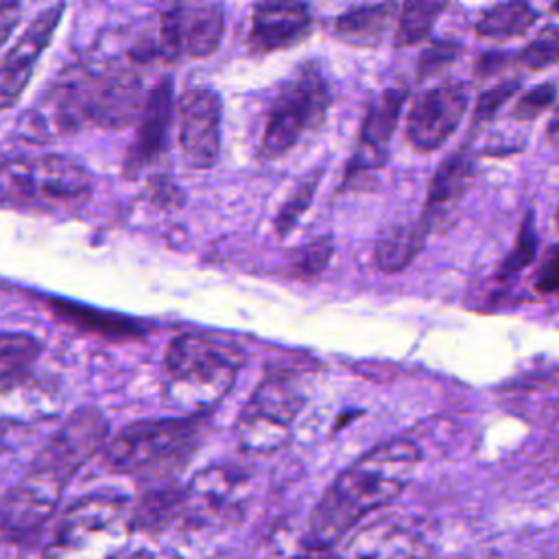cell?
Instances as JSON below:
<instances>
[{
	"label": "cell",
	"instance_id": "1",
	"mask_svg": "<svg viewBox=\"0 0 559 559\" xmlns=\"http://www.w3.org/2000/svg\"><path fill=\"white\" fill-rule=\"evenodd\" d=\"M421 452L411 439H389L347 465L314 504L306 544L325 552L352 533L367 515L393 502L413 480Z\"/></svg>",
	"mask_w": 559,
	"mask_h": 559
},
{
	"label": "cell",
	"instance_id": "2",
	"mask_svg": "<svg viewBox=\"0 0 559 559\" xmlns=\"http://www.w3.org/2000/svg\"><path fill=\"white\" fill-rule=\"evenodd\" d=\"M107 419L94 406L76 408L48 437L20 480L0 500V531L31 535L57 511L74 474L107 441Z\"/></svg>",
	"mask_w": 559,
	"mask_h": 559
},
{
	"label": "cell",
	"instance_id": "3",
	"mask_svg": "<svg viewBox=\"0 0 559 559\" xmlns=\"http://www.w3.org/2000/svg\"><path fill=\"white\" fill-rule=\"evenodd\" d=\"M120 87L107 63L61 70L20 118L26 138L52 140L85 127L116 129L120 120Z\"/></svg>",
	"mask_w": 559,
	"mask_h": 559
},
{
	"label": "cell",
	"instance_id": "4",
	"mask_svg": "<svg viewBox=\"0 0 559 559\" xmlns=\"http://www.w3.org/2000/svg\"><path fill=\"white\" fill-rule=\"evenodd\" d=\"M245 365L242 347L205 334H179L164 354V397L199 417L221 404Z\"/></svg>",
	"mask_w": 559,
	"mask_h": 559
},
{
	"label": "cell",
	"instance_id": "5",
	"mask_svg": "<svg viewBox=\"0 0 559 559\" xmlns=\"http://www.w3.org/2000/svg\"><path fill=\"white\" fill-rule=\"evenodd\" d=\"M92 192L87 168L66 155H17L0 162V201L20 210L61 212Z\"/></svg>",
	"mask_w": 559,
	"mask_h": 559
},
{
	"label": "cell",
	"instance_id": "6",
	"mask_svg": "<svg viewBox=\"0 0 559 559\" xmlns=\"http://www.w3.org/2000/svg\"><path fill=\"white\" fill-rule=\"evenodd\" d=\"M330 109V90L317 63H301L273 92L260 151L264 157H280L297 146L304 135L319 129Z\"/></svg>",
	"mask_w": 559,
	"mask_h": 559
},
{
	"label": "cell",
	"instance_id": "7",
	"mask_svg": "<svg viewBox=\"0 0 559 559\" xmlns=\"http://www.w3.org/2000/svg\"><path fill=\"white\" fill-rule=\"evenodd\" d=\"M203 432V415L142 419L124 426L107 443L103 459L116 472H146L188 456Z\"/></svg>",
	"mask_w": 559,
	"mask_h": 559
},
{
	"label": "cell",
	"instance_id": "8",
	"mask_svg": "<svg viewBox=\"0 0 559 559\" xmlns=\"http://www.w3.org/2000/svg\"><path fill=\"white\" fill-rule=\"evenodd\" d=\"M299 378L288 369H269L236 421V437L245 452L271 454L280 450L304 406Z\"/></svg>",
	"mask_w": 559,
	"mask_h": 559
},
{
	"label": "cell",
	"instance_id": "9",
	"mask_svg": "<svg viewBox=\"0 0 559 559\" xmlns=\"http://www.w3.org/2000/svg\"><path fill=\"white\" fill-rule=\"evenodd\" d=\"M225 11L216 2H177L157 22V52L168 61L210 57L223 39Z\"/></svg>",
	"mask_w": 559,
	"mask_h": 559
},
{
	"label": "cell",
	"instance_id": "10",
	"mask_svg": "<svg viewBox=\"0 0 559 559\" xmlns=\"http://www.w3.org/2000/svg\"><path fill=\"white\" fill-rule=\"evenodd\" d=\"M467 111V92L461 85H437L424 90L406 114L404 135L417 153L441 148Z\"/></svg>",
	"mask_w": 559,
	"mask_h": 559
},
{
	"label": "cell",
	"instance_id": "11",
	"mask_svg": "<svg viewBox=\"0 0 559 559\" xmlns=\"http://www.w3.org/2000/svg\"><path fill=\"white\" fill-rule=\"evenodd\" d=\"M127 515H131V507L122 496H83L61 513L50 542V552H76L87 544L114 533Z\"/></svg>",
	"mask_w": 559,
	"mask_h": 559
},
{
	"label": "cell",
	"instance_id": "12",
	"mask_svg": "<svg viewBox=\"0 0 559 559\" xmlns=\"http://www.w3.org/2000/svg\"><path fill=\"white\" fill-rule=\"evenodd\" d=\"M179 148L194 170H207L221 153V98L210 87H190L179 100Z\"/></svg>",
	"mask_w": 559,
	"mask_h": 559
},
{
	"label": "cell",
	"instance_id": "13",
	"mask_svg": "<svg viewBox=\"0 0 559 559\" xmlns=\"http://www.w3.org/2000/svg\"><path fill=\"white\" fill-rule=\"evenodd\" d=\"M249 500V478L236 467L212 465L183 487L181 513L201 522L234 520Z\"/></svg>",
	"mask_w": 559,
	"mask_h": 559
},
{
	"label": "cell",
	"instance_id": "14",
	"mask_svg": "<svg viewBox=\"0 0 559 559\" xmlns=\"http://www.w3.org/2000/svg\"><path fill=\"white\" fill-rule=\"evenodd\" d=\"M406 98H408V92L402 87L382 90L371 98L362 118L354 155L347 166V179L365 173H376L384 166L391 138L397 129L400 114Z\"/></svg>",
	"mask_w": 559,
	"mask_h": 559
},
{
	"label": "cell",
	"instance_id": "15",
	"mask_svg": "<svg viewBox=\"0 0 559 559\" xmlns=\"http://www.w3.org/2000/svg\"><path fill=\"white\" fill-rule=\"evenodd\" d=\"M61 13L63 4L41 9L0 61V109L13 107L22 96L41 52L52 39Z\"/></svg>",
	"mask_w": 559,
	"mask_h": 559
},
{
	"label": "cell",
	"instance_id": "16",
	"mask_svg": "<svg viewBox=\"0 0 559 559\" xmlns=\"http://www.w3.org/2000/svg\"><path fill=\"white\" fill-rule=\"evenodd\" d=\"M312 31L310 7L304 2H260L251 9L247 44L266 55L301 44Z\"/></svg>",
	"mask_w": 559,
	"mask_h": 559
},
{
	"label": "cell",
	"instance_id": "17",
	"mask_svg": "<svg viewBox=\"0 0 559 559\" xmlns=\"http://www.w3.org/2000/svg\"><path fill=\"white\" fill-rule=\"evenodd\" d=\"M173 122V87L170 79H162L146 96L140 114L135 140L127 153V173L135 175L146 164L155 162L168 148V133Z\"/></svg>",
	"mask_w": 559,
	"mask_h": 559
},
{
	"label": "cell",
	"instance_id": "18",
	"mask_svg": "<svg viewBox=\"0 0 559 559\" xmlns=\"http://www.w3.org/2000/svg\"><path fill=\"white\" fill-rule=\"evenodd\" d=\"M472 170H474V159H472L467 144L452 151L437 166V170L428 183V194H426V203H424V212H421L428 218L430 227L452 218V212L459 207V203L463 201V197L467 192Z\"/></svg>",
	"mask_w": 559,
	"mask_h": 559
},
{
	"label": "cell",
	"instance_id": "19",
	"mask_svg": "<svg viewBox=\"0 0 559 559\" xmlns=\"http://www.w3.org/2000/svg\"><path fill=\"white\" fill-rule=\"evenodd\" d=\"M397 9L395 2L352 7L334 20V35L349 46L373 48L389 33Z\"/></svg>",
	"mask_w": 559,
	"mask_h": 559
},
{
	"label": "cell",
	"instance_id": "20",
	"mask_svg": "<svg viewBox=\"0 0 559 559\" xmlns=\"http://www.w3.org/2000/svg\"><path fill=\"white\" fill-rule=\"evenodd\" d=\"M430 229L432 227L424 214L393 225L376 242V249H373L376 266L384 273H397V271L406 269L421 251Z\"/></svg>",
	"mask_w": 559,
	"mask_h": 559
},
{
	"label": "cell",
	"instance_id": "21",
	"mask_svg": "<svg viewBox=\"0 0 559 559\" xmlns=\"http://www.w3.org/2000/svg\"><path fill=\"white\" fill-rule=\"evenodd\" d=\"M341 559H417L411 535L389 522H376L358 531Z\"/></svg>",
	"mask_w": 559,
	"mask_h": 559
},
{
	"label": "cell",
	"instance_id": "22",
	"mask_svg": "<svg viewBox=\"0 0 559 559\" xmlns=\"http://www.w3.org/2000/svg\"><path fill=\"white\" fill-rule=\"evenodd\" d=\"M537 22V11L528 2H500L480 13L474 28L483 39H513Z\"/></svg>",
	"mask_w": 559,
	"mask_h": 559
},
{
	"label": "cell",
	"instance_id": "23",
	"mask_svg": "<svg viewBox=\"0 0 559 559\" xmlns=\"http://www.w3.org/2000/svg\"><path fill=\"white\" fill-rule=\"evenodd\" d=\"M448 9V2L439 0H411L402 7V13L397 17V28H395V46L397 48H411L419 41H424L439 15Z\"/></svg>",
	"mask_w": 559,
	"mask_h": 559
},
{
	"label": "cell",
	"instance_id": "24",
	"mask_svg": "<svg viewBox=\"0 0 559 559\" xmlns=\"http://www.w3.org/2000/svg\"><path fill=\"white\" fill-rule=\"evenodd\" d=\"M41 343L26 332H0V380L26 371L39 356Z\"/></svg>",
	"mask_w": 559,
	"mask_h": 559
},
{
	"label": "cell",
	"instance_id": "25",
	"mask_svg": "<svg viewBox=\"0 0 559 559\" xmlns=\"http://www.w3.org/2000/svg\"><path fill=\"white\" fill-rule=\"evenodd\" d=\"M537 242H539V238H537V231H535L533 214L528 212L526 218H524L522 225H520V231H518V238H515L513 249L509 251V255H507V258L502 260V264H500L498 280L504 282V280L515 277L520 271H524V269L533 262V258H535V253H537Z\"/></svg>",
	"mask_w": 559,
	"mask_h": 559
},
{
	"label": "cell",
	"instance_id": "26",
	"mask_svg": "<svg viewBox=\"0 0 559 559\" xmlns=\"http://www.w3.org/2000/svg\"><path fill=\"white\" fill-rule=\"evenodd\" d=\"M526 70H544L559 61V24H550L537 33L515 57Z\"/></svg>",
	"mask_w": 559,
	"mask_h": 559
},
{
	"label": "cell",
	"instance_id": "27",
	"mask_svg": "<svg viewBox=\"0 0 559 559\" xmlns=\"http://www.w3.org/2000/svg\"><path fill=\"white\" fill-rule=\"evenodd\" d=\"M319 179H321L319 170H317V173H310V177H306V179L295 188V192L286 199V203L282 205V210H280V214H277V223H275L280 234L290 231V229L295 227V223L299 221V216L308 210V205H310V201H312V197H314V190H317V186H319Z\"/></svg>",
	"mask_w": 559,
	"mask_h": 559
},
{
	"label": "cell",
	"instance_id": "28",
	"mask_svg": "<svg viewBox=\"0 0 559 559\" xmlns=\"http://www.w3.org/2000/svg\"><path fill=\"white\" fill-rule=\"evenodd\" d=\"M459 55H461V44L459 41H452V39L430 41L417 59V79L426 81V79L435 76L443 68H448Z\"/></svg>",
	"mask_w": 559,
	"mask_h": 559
},
{
	"label": "cell",
	"instance_id": "29",
	"mask_svg": "<svg viewBox=\"0 0 559 559\" xmlns=\"http://www.w3.org/2000/svg\"><path fill=\"white\" fill-rule=\"evenodd\" d=\"M555 98H557L555 83H539L520 96V100L511 109V118L535 120L555 103Z\"/></svg>",
	"mask_w": 559,
	"mask_h": 559
},
{
	"label": "cell",
	"instance_id": "30",
	"mask_svg": "<svg viewBox=\"0 0 559 559\" xmlns=\"http://www.w3.org/2000/svg\"><path fill=\"white\" fill-rule=\"evenodd\" d=\"M520 87V81L513 79V81H504L496 87H489L485 90L478 100H476V107H474V124H483L491 118H496V114L502 109V105H507V100L518 92Z\"/></svg>",
	"mask_w": 559,
	"mask_h": 559
},
{
	"label": "cell",
	"instance_id": "31",
	"mask_svg": "<svg viewBox=\"0 0 559 559\" xmlns=\"http://www.w3.org/2000/svg\"><path fill=\"white\" fill-rule=\"evenodd\" d=\"M332 240L330 238H314L308 245H304L295 255V269L299 275H317L325 269L330 255H332Z\"/></svg>",
	"mask_w": 559,
	"mask_h": 559
},
{
	"label": "cell",
	"instance_id": "32",
	"mask_svg": "<svg viewBox=\"0 0 559 559\" xmlns=\"http://www.w3.org/2000/svg\"><path fill=\"white\" fill-rule=\"evenodd\" d=\"M535 288L544 295L559 293V245L550 249L535 275Z\"/></svg>",
	"mask_w": 559,
	"mask_h": 559
},
{
	"label": "cell",
	"instance_id": "33",
	"mask_svg": "<svg viewBox=\"0 0 559 559\" xmlns=\"http://www.w3.org/2000/svg\"><path fill=\"white\" fill-rule=\"evenodd\" d=\"M24 11L22 2H0V46L7 41Z\"/></svg>",
	"mask_w": 559,
	"mask_h": 559
},
{
	"label": "cell",
	"instance_id": "34",
	"mask_svg": "<svg viewBox=\"0 0 559 559\" xmlns=\"http://www.w3.org/2000/svg\"><path fill=\"white\" fill-rule=\"evenodd\" d=\"M507 66V55L500 52V50H487L478 63H476V70L480 76H489L493 72H500V68Z\"/></svg>",
	"mask_w": 559,
	"mask_h": 559
},
{
	"label": "cell",
	"instance_id": "35",
	"mask_svg": "<svg viewBox=\"0 0 559 559\" xmlns=\"http://www.w3.org/2000/svg\"><path fill=\"white\" fill-rule=\"evenodd\" d=\"M109 559H153V557H151V552L140 548V550H133V552H116Z\"/></svg>",
	"mask_w": 559,
	"mask_h": 559
},
{
	"label": "cell",
	"instance_id": "36",
	"mask_svg": "<svg viewBox=\"0 0 559 559\" xmlns=\"http://www.w3.org/2000/svg\"><path fill=\"white\" fill-rule=\"evenodd\" d=\"M557 131H559V109H557V114L552 116V120L548 124V133H557Z\"/></svg>",
	"mask_w": 559,
	"mask_h": 559
},
{
	"label": "cell",
	"instance_id": "37",
	"mask_svg": "<svg viewBox=\"0 0 559 559\" xmlns=\"http://www.w3.org/2000/svg\"><path fill=\"white\" fill-rule=\"evenodd\" d=\"M304 559H341V557L330 555V552H312L310 557H304Z\"/></svg>",
	"mask_w": 559,
	"mask_h": 559
},
{
	"label": "cell",
	"instance_id": "38",
	"mask_svg": "<svg viewBox=\"0 0 559 559\" xmlns=\"http://www.w3.org/2000/svg\"><path fill=\"white\" fill-rule=\"evenodd\" d=\"M555 13H559V2H552V7H550Z\"/></svg>",
	"mask_w": 559,
	"mask_h": 559
},
{
	"label": "cell",
	"instance_id": "39",
	"mask_svg": "<svg viewBox=\"0 0 559 559\" xmlns=\"http://www.w3.org/2000/svg\"><path fill=\"white\" fill-rule=\"evenodd\" d=\"M555 221H557V225H559V205H557V212H555Z\"/></svg>",
	"mask_w": 559,
	"mask_h": 559
}]
</instances>
